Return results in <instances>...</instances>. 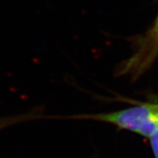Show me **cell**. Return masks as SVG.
<instances>
[{"label":"cell","mask_w":158,"mask_h":158,"mask_svg":"<svg viewBox=\"0 0 158 158\" xmlns=\"http://www.w3.org/2000/svg\"><path fill=\"white\" fill-rule=\"evenodd\" d=\"M150 144L152 147V152L154 154V158H158V129L150 136Z\"/></svg>","instance_id":"obj_3"},{"label":"cell","mask_w":158,"mask_h":158,"mask_svg":"<svg viewBox=\"0 0 158 158\" xmlns=\"http://www.w3.org/2000/svg\"><path fill=\"white\" fill-rule=\"evenodd\" d=\"M154 105V109H155V111H156V114H157L158 116V103H155L153 104Z\"/></svg>","instance_id":"obj_4"},{"label":"cell","mask_w":158,"mask_h":158,"mask_svg":"<svg viewBox=\"0 0 158 158\" xmlns=\"http://www.w3.org/2000/svg\"><path fill=\"white\" fill-rule=\"evenodd\" d=\"M31 118H33V115L30 114H20V115L10 117H0V130L6 128V127L11 126V125L15 124V123L28 120Z\"/></svg>","instance_id":"obj_2"},{"label":"cell","mask_w":158,"mask_h":158,"mask_svg":"<svg viewBox=\"0 0 158 158\" xmlns=\"http://www.w3.org/2000/svg\"><path fill=\"white\" fill-rule=\"evenodd\" d=\"M78 118L110 123L148 138L158 129V116L153 103H143L112 112L83 114Z\"/></svg>","instance_id":"obj_1"}]
</instances>
